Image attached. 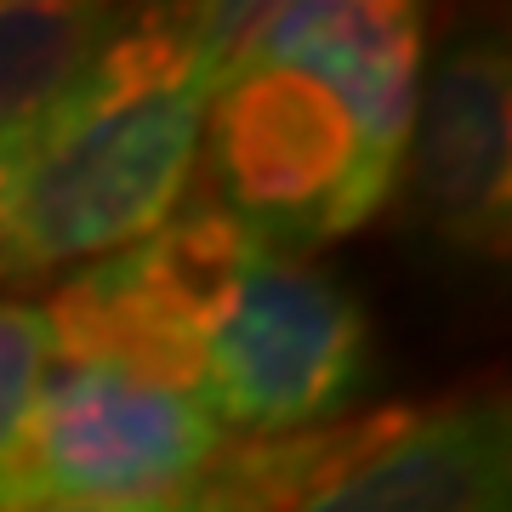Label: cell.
Masks as SVG:
<instances>
[{"mask_svg":"<svg viewBox=\"0 0 512 512\" xmlns=\"http://www.w3.org/2000/svg\"><path fill=\"white\" fill-rule=\"evenodd\" d=\"M46 319L57 365L183 387L234 439L330 427L370 382L353 291L222 205H183L148 239L74 268Z\"/></svg>","mask_w":512,"mask_h":512,"instance_id":"1","label":"cell"},{"mask_svg":"<svg viewBox=\"0 0 512 512\" xmlns=\"http://www.w3.org/2000/svg\"><path fill=\"white\" fill-rule=\"evenodd\" d=\"M262 6L120 12L92 57L0 137V285L126 251L188 205L205 114Z\"/></svg>","mask_w":512,"mask_h":512,"instance_id":"2","label":"cell"},{"mask_svg":"<svg viewBox=\"0 0 512 512\" xmlns=\"http://www.w3.org/2000/svg\"><path fill=\"white\" fill-rule=\"evenodd\" d=\"M234 439L183 387L114 365H52L12 461L0 512L148 501L194 484Z\"/></svg>","mask_w":512,"mask_h":512,"instance_id":"3","label":"cell"},{"mask_svg":"<svg viewBox=\"0 0 512 512\" xmlns=\"http://www.w3.org/2000/svg\"><path fill=\"white\" fill-rule=\"evenodd\" d=\"M200 154L222 188V211L256 234L313 245L342 239V205L353 183V126L313 74L279 63H245L222 80L205 114Z\"/></svg>","mask_w":512,"mask_h":512,"instance_id":"4","label":"cell"},{"mask_svg":"<svg viewBox=\"0 0 512 512\" xmlns=\"http://www.w3.org/2000/svg\"><path fill=\"white\" fill-rule=\"evenodd\" d=\"M427 23L416 6L393 0H296L262 6L245 63L313 74L353 126V183L342 205V234L365 228L399 188L416 92L427 69ZM239 63V69H245Z\"/></svg>","mask_w":512,"mask_h":512,"instance_id":"5","label":"cell"},{"mask_svg":"<svg viewBox=\"0 0 512 512\" xmlns=\"http://www.w3.org/2000/svg\"><path fill=\"white\" fill-rule=\"evenodd\" d=\"M399 183L421 228L461 262H501L512 239V57L495 29H467L421 69Z\"/></svg>","mask_w":512,"mask_h":512,"instance_id":"6","label":"cell"},{"mask_svg":"<svg viewBox=\"0 0 512 512\" xmlns=\"http://www.w3.org/2000/svg\"><path fill=\"white\" fill-rule=\"evenodd\" d=\"M291 512H512V421L501 393L404 410L359 461Z\"/></svg>","mask_w":512,"mask_h":512,"instance_id":"7","label":"cell"},{"mask_svg":"<svg viewBox=\"0 0 512 512\" xmlns=\"http://www.w3.org/2000/svg\"><path fill=\"white\" fill-rule=\"evenodd\" d=\"M404 410H370L353 421H330L308 433L279 439H228L222 456L194 484L148 501H97V507H35V512H291L302 507L325 478L359 461L376 439H387Z\"/></svg>","mask_w":512,"mask_h":512,"instance_id":"8","label":"cell"},{"mask_svg":"<svg viewBox=\"0 0 512 512\" xmlns=\"http://www.w3.org/2000/svg\"><path fill=\"white\" fill-rule=\"evenodd\" d=\"M114 6L0 0V137L29 120L114 29Z\"/></svg>","mask_w":512,"mask_h":512,"instance_id":"9","label":"cell"},{"mask_svg":"<svg viewBox=\"0 0 512 512\" xmlns=\"http://www.w3.org/2000/svg\"><path fill=\"white\" fill-rule=\"evenodd\" d=\"M52 365H57V348H52L46 302L0 296V467L18 450Z\"/></svg>","mask_w":512,"mask_h":512,"instance_id":"10","label":"cell"}]
</instances>
